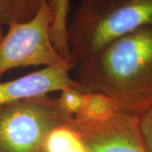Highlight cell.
<instances>
[{
    "instance_id": "1",
    "label": "cell",
    "mask_w": 152,
    "mask_h": 152,
    "mask_svg": "<svg viewBox=\"0 0 152 152\" xmlns=\"http://www.w3.org/2000/svg\"><path fill=\"white\" fill-rule=\"evenodd\" d=\"M76 69L78 90L103 93L118 112L141 117L152 107V25L106 44Z\"/></svg>"
},
{
    "instance_id": "2",
    "label": "cell",
    "mask_w": 152,
    "mask_h": 152,
    "mask_svg": "<svg viewBox=\"0 0 152 152\" xmlns=\"http://www.w3.org/2000/svg\"><path fill=\"white\" fill-rule=\"evenodd\" d=\"M152 25V0H80L67 39L76 67L106 44Z\"/></svg>"
},
{
    "instance_id": "3",
    "label": "cell",
    "mask_w": 152,
    "mask_h": 152,
    "mask_svg": "<svg viewBox=\"0 0 152 152\" xmlns=\"http://www.w3.org/2000/svg\"><path fill=\"white\" fill-rule=\"evenodd\" d=\"M73 118L49 95L0 106V152H45L49 132Z\"/></svg>"
},
{
    "instance_id": "4",
    "label": "cell",
    "mask_w": 152,
    "mask_h": 152,
    "mask_svg": "<svg viewBox=\"0 0 152 152\" xmlns=\"http://www.w3.org/2000/svg\"><path fill=\"white\" fill-rule=\"evenodd\" d=\"M53 21V12L47 2L31 20L8 26L0 42V79L11 69L48 67L64 59L51 38Z\"/></svg>"
},
{
    "instance_id": "5",
    "label": "cell",
    "mask_w": 152,
    "mask_h": 152,
    "mask_svg": "<svg viewBox=\"0 0 152 152\" xmlns=\"http://www.w3.org/2000/svg\"><path fill=\"white\" fill-rule=\"evenodd\" d=\"M75 124L88 152H148L139 117L117 112L100 124Z\"/></svg>"
},
{
    "instance_id": "6",
    "label": "cell",
    "mask_w": 152,
    "mask_h": 152,
    "mask_svg": "<svg viewBox=\"0 0 152 152\" xmlns=\"http://www.w3.org/2000/svg\"><path fill=\"white\" fill-rule=\"evenodd\" d=\"M72 60L64 59L40 70L10 81L0 82V106L39 97L68 86H76L70 71L75 69Z\"/></svg>"
},
{
    "instance_id": "7",
    "label": "cell",
    "mask_w": 152,
    "mask_h": 152,
    "mask_svg": "<svg viewBox=\"0 0 152 152\" xmlns=\"http://www.w3.org/2000/svg\"><path fill=\"white\" fill-rule=\"evenodd\" d=\"M44 150L45 152H88L75 124V118L57 125L49 132Z\"/></svg>"
},
{
    "instance_id": "8",
    "label": "cell",
    "mask_w": 152,
    "mask_h": 152,
    "mask_svg": "<svg viewBox=\"0 0 152 152\" xmlns=\"http://www.w3.org/2000/svg\"><path fill=\"white\" fill-rule=\"evenodd\" d=\"M118 112L114 101L103 93H86L81 110L75 117L77 123L86 126L97 125L109 119Z\"/></svg>"
},
{
    "instance_id": "9",
    "label": "cell",
    "mask_w": 152,
    "mask_h": 152,
    "mask_svg": "<svg viewBox=\"0 0 152 152\" xmlns=\"http://www.w3.org/2000/svg\"><path fill=\"white\" fill-rule=\"evenodd\" d=\"M53 12V21L51 27V38L56 49L65 59L73 60L68 44V15L70 0H48Z\"/></svg>"
},
{
    "instance_id": "10",
    "label": "cell",
    "mask_w": 152,
    "mask_h": 152,
    "mask_svg": "<svg viewBox=\"0 0 152 152\" xmlns=\"http://www.w3.org/2000/svg\"><path fill=\"white\" fill-rule=\"evenodd\" d=\"M48 0H0V22L10 26L15 22H25L37 15Z\"/></svg>"
},
{
    "instance_id": "11",
    "label": "cell",
    "mask_w": 152,
    "mask_h": 152,
    "mask_svg": "<svg viewBox=\"0 0 152 152\" xmlns=\"http://www.w3.org/2000/svg\"><path fill=\"white\" fill-rule=\"evenodd\" d=\"M85 97L86 93L78 90L76 86H68L60 91V96L57 97V101L65 113L75 118L81 110Z\"/></svg>"
},
{
    "instance_id": "12",
    "label": "cell",
    "mask_w": 152,
    "mask_h": 152,
    "mask_svg": "<svg viewBox=\"0 0 152 152\" xmlns=\"http://www.w3.org/2000/svg\"><path fill=\"white\" fill-rule=\"evenodd\" d=\"M140 128L148 152H152V107L140 117Z\"/></svg>"
},
{
    "instance_id": "13",
    "label": "cell",
    "mask_w": 152,
    "mask_h": 152,
    "mask_svg": "<svg viewBox=\"0 0 152 152\" xmlns=\"http://www.w3.org/2000/svg\"><path fill=\"white\" fill-rule=\"evenodd\" d=\"M4 30H3V25L1 24V22H0V42H1V41H2V39L4 37Z\"/></svg>"
}]
</instances>
